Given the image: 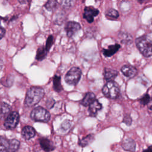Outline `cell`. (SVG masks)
Wrapping results in <instances>:
<instances>
[{
	"label": "cell",
	"mask_w": 152,
	"mask_h": 152,
	"mask_svg": "<svg viewBox=\"0 0 152 152\" xmlns=\"http://www.w3.org/2000/svg\"><path fill=\"white\" fill-rule=\"evenodd\" d=\"M102 108V104L99 102L98 100H96L92 104L89 106L88 112L90 115L91 116H96L98 111H99Z\"/></svg>",
	"instance_id": "2e32d148"
},
{
	"label": "cell",
	"mask_w": 152,
	"mask_h": 152,
	"mask_svg": "<svg viewBox=\"0 0 152 152\" xmlns=\"http://www.w3.org/2000/svg\"><path fill=\"white\" fill-rule=\"evenodd\" d=\"M148 104V109L152 110V99L151 100H150L149 103L147 104Z\"/></svg>",
	"instance_id": "f546056e"
},
{
	"label": "cell",
	"mask_w": 152,
	"mask_h": 152,
	"mask_svg": "<svg viewBox=\"0 0 152 152\" xmlns=\"http://www.w3.org/2000/svg\"><path fill=\"white\" fill-rule=\"evenodd\" d=\"M81 75V70L77 66L71 68L65 76V82L69 85H76L79 81Z\"/></svg>",
	"instance_id": "8992f818"
},
{
	"label": "cell",
	"mask_w": 152,
	"mask_h": 152,
	"mask_svg": "<svg viewBox=\"0 0 152 152\" xmlns=\"http://www.w3.org/2000/svg\"><path fill=\"white\" fill-rule=\"evenodd\" d=\"M20 116L17 112H11L5 119L4 125L8 129H12L16 127L19 122Z\"/></svg>",
	"instance_id": "52a82bcc"
},
{
	"label": "cell",
	"mask_w": 152,
	"mask_h": 152,
	"mask_svg": "<svg viewBox=\"0 0 152 152\" xmlns=\"http://www.w3.org/2000/svg\"><path fill=\"white\" fill-rule=\"evenodd\" d=\"M135 43L140 52L145 57L152 56V42L145 36L137 38Z\"/></svg>",
	"instance_id": "7a4b0ae2"
},
{
	"label": "cell",
	"mask_w": 152,
	"mask_h": 152,
	"mask_svg": "<svg viewBox=\"0 0 152 152\" xmlns=\"http://www.w3.org/2000/svg\"><path fill=\"white\" fill-rule=\"evenodd\" d=\"M150 102V97L148 94L144 95L141 99L140 100V102L142 104H148Z\"/></svg>",
	"instance_id": "4316f807"
},
{
	"label": "cell",
	"mask_w": 152,
	"mask_h": 152,
	"mask_svg": "<svg viewBox=\"0 0 152 152\" xmlns=\"http://www.w3.org/2000/svg\"><path fill=\"white\" fill-rule=\"evenodd\" d=\"M39 142L41 147L46 152H50L51 151H53L55 148L53 143L48 138H41L39 140Z\"/></svg>",
	"instance_id": "4fadbf2b"
},
{
	"label": "cell",
	"mask_w": 152,
	"mask_h": 152,
	"mask_svg": "<svg viewBox=\"0 0 152 152\" xmlns=\"http://www.w3.org/2000/svg\"><path fill=\"white\" fill-rule=\"evenodd\" d=\"M45 94L44 90L38 86L31 87L27 91L24 104L27 107H32L37 104Z\"/></svg>",
	"instance_id": "6da1fadb"
},
{
	"label": "cell",
	"mask_w": 152,
	"mask_h": 152,
	"mask_svg": "<svg viewBox=\"0 0 152 152\" xmlns=\"http://www.w3.org/2000/svg\"><path fill=\"white\" fill-rule=\"evenodd\" d=\"M54 103H55V101L53 99H50V100H48L47 101V103H46V107L49 109L51 108L53 104H54Z\"/></svg>",
	"instance_id": "83f0119b"
},
{
	"label": "cell",
	"mask_w": 152,
	"mask_h": 152,
	"mask_svg": "<svg viewBox=\"0 0 152 152\" xmlns=\"http://www.w3.org/2000/svg\"><path fill=\"white\" fill-rule=\"evenodd\" d=\"M48 51L46 50L45 47H40L37 50L36 58L38 61H42L45 58L47 55Z\"/></svg>",
	"instance_id": "d6986e66"
},
{
	"label": "cell",
	"mask_w": 152,
	"mask_h": 152,
	"mask_svg": "<svg viewBox=\"0 0 152 152\" xmlns=\"http://www.w3.org/2000/svg\"><path fill=\"white\" fill-rule=\"evenodd\" d=\"M99 13V11L91 7H86L84 8V11L83 14V17L84 19H86L88 23H91L94 21V18L95 17H96Z\"/></svg>",
	"instance_id": "ba28073f"
},
{
	"label": "cell",
	"mask_w": 152,
	"mask_h": 152,
	"mask_svg": "<svg viewBox=\"0 0 152 152\" xmlns=\"http://www.w3.org/2000/svg\"><path fill=\"white\" fill-rule=\"evenodd\" d=\"M122 73L128 78H132L137 74V69L132 65H125L121 68Z\"/></svg>",
	"instance_id": "30bf717a"
},
{
	"label": "cell",
	"mask_w": 152,
	"mask_h": 152,
	"mask_svg": "<svg viewBox=\"0 0 152 152\" xmlns=\"http://www.w3.org/2000/svg\"><path fill=\"white\" fill-rule=\"evenodd\" d=\"M11 110V107L10 106L5 103V102H2L1 105V118L3 116H5L7 114L8 115L10 112V111Z\"/></svg>",
	"instance_id": "7402d4cb"
},
{
	"label": "cell",
	"mask_w": 152,
	"mask_h": 152,
	"mask_svg": "<svg viewBox=\"0 0 152 152\" xmlns=\"http://www.w3.org/2000/svg\"><path fill=\"white\" fill-rule=\"evenodd\" d=\"M123 122L127 125H131V123H132V119L131 118V116L129 115H125L124 116V119H123Z\"/></svg>",
	"instance_id": "484cf974"
},
{
	"label": "cell",
	"mask_w": 152,
	"mask_h": 152,
	"mask_svg": "<svg viewBox=\"0 0 152 152\" xmlns=\"http://www.w3.org/2000/svg\"><path fill=\"white\" fill-rule=\"evenodd\" d=\"M119 87L115 81L107 82L102 88V93L105 97L110 99H116L119 95Z\"/></svg>",
	"instance_id": "3957f363"
},
{
	"label": "cell",
	"mask_w": 152,
	"mask_h": 152,
	"mask_svg": "<svg viewBox=\"0 0 152 152\" xmlns=\"http://www.w3.org/2000/svg\"><path fill=\"white\" fill-rule=\"evenodd\" d=\"M121 46L119 44H115L108 46L107 49H104L103 50V54L106 57H110L113 55L120 48Z\"/></svg>",
	"instance_id": "9a60e30c"
},
{
	"label": "cell",
	"mask_w": 152,
	"mask_h": 152,
	"mask_svg": "<svg viewBox=\"0 0 152 152\" xmlns=\"http://www.w3.org/2000/svg\"><path fill=\"white\" fill-rule=\"evenodd\" d=\"M71 127V122L69 120H65L61 125V129L62 132L68 131Z\"/></svg>",
	"instance_id": "cb8c5ba5"
},
{
	"label": "cell",
	"mask_w": 152,
	"mask_h": 152,
	"mask_svg": "<svg viewBox=\"0 0 152 152\" xmlns=\"http://www.w3.org/2000/svg\"><path fill=\"white\" fill-rule=\"evenodd\" d=\"M58 5V2L56 1H48L45 4V7L48 10L51 11L56 8Z\"/></svg>",
	"instance_id": "603a6c76"
},
{
	"label": "cell",
	"mask_w": 152,
	"mask_h": 152,
	"mask_svg": "<svg viewBox=\"0 0 152 152\" xmlns=\"http://www.w3.org/2000/svg\"><path fill=\"white\" fill-rule=\"evenodd\" d=\"M94 135L93 134H89L87 135L86 137L83 138L82 140H81L79 141V144L82 147H84L91 143L94 140Z\"/></svg>",
	"instance_id": "ffe728a7"
},
{
	"label": "cell",
	"mask_w": 152,
	"mask_h": 152,
	"mask_svg": "<svg viewBox=\"0 0 152 152\" xmlns=\"http://www.w3.org/2000/svg\"><path fill=\"white\" fill-rule=\"evenodd\" d=\"M96 100V96L93 92H87L81 100L80 104L84 106H88Z\"/></svg>",
	"instance_id": "7c38bea8"
},
{
	"label": "cell",
	"mask_w": 152,
	"mask_h": 152,
	"mask_svg": "<svg viewBox=\"0 0 152 152\" xmlns=\"http://www.w3.org/2000/svg\"><path fill=\"white\" fill-rule=\"evenodd\" d=\"M30 117L35 121L48 122L50 118V114L45 108L37 106L31 110Z\"/></svg>",
	"instance_id": "277c9868"
},
{
	"label": "cell",
	"mask_w": 152,
	"mask_h": 152,
	"mask_svg": "<svg viewBox=\"0 0 152 152\" xmlns=\"http://www.w3.org/2000/svg\"><path fill=\"white\" fill-rule=\"evenodd\" d=\"M53 41H54V39L52 35H50L47 40H46V46H45V48L46 49V50L48 52L49 50V49H50L51 46H52L53 43Z\"/></svg>",
	"instance_id": "d4e9b609"
},
{
	"label": "cell",
	"mask_w": 152,
	"mask_h": 152,
	"mask_svg": "<svg viewBox=\"0 0 152 152\" xmlns=\"http://www.w3.org/2000/svg\"><path fill=\"white\" fill-rule=\"evenodd\" d=\"M123 148L129 151H134L135 150L136 145L134 141L131 138H126L125 140L122 144Z\"/></svg>",
	"instance_id": "e0dca14e"
},
{
	"label": "cell",
	"mask_w": 152,
	"mask_h": 152,
	"mask_svg": "<svg viewBox=\"0 0 152 152\" xmlns=\"http://www.w3.org/2000/svg\"><path fill=\"white\" fill-rule=\"evenodd\" d=\"M0 141L1 152H15L20 146V142L16 139L7 140L3 137H1Z\"/></svg>",
	"instance_id": "5b68a950"
},
{
	"label": "cell",
	"mask_w": 152,
	"mask_h": 152,
	"mask_svg": "<svg viewBox=\"0 0 152 152\" xmlns=\"http://www.w3.org/2000/svg\"><path fill=\"white\" fill-rule=\"evenodd\" d=\"M81 29V26L77 22L74 21H69L66 23L65 30L66 35L68 37H71L76 32Z\"/></svg>",
	"instance_id": "9c48e42d"
},
{
	"label": "cell",
	"mask_w": 152,
	"mask_h": 152,
	"mask_svg": "<svg viewBox=\"0 0 152 152\" xmlns=\"http://www.w3.org/2000/svg\"><path fill=\"white\" fill-rule=\"evenodd\" d=\"M53 88L56 92H60L62 88L61 84V77L55 75L53 78Z\"/></svg>",
	"instance_id": "ac0fdd59"
},
{
	"label": "cell",
	"mask_w": 152,
	"mask_h": 152,
	"mask_svg": "<svg viewBox=\"0 0 152 152\" xmlns=\"http://www.w3.org/2000/svg\"><path fill=\"white\" fill-rule=\"evenodd\" d=\"M36 134L35 129L31 126H25L21 131V135L23 138L26 140H30L34 137Z\"/></svg>",
	"instance_id": "8fae6325"
},
{
	"label": "cell",
	"mask_w": 152,
	"mask_h": 152,
	"mask_svg": "<svg viewBox=\"0 0 152 152\" xmlns=\"http://www.w3.org/2000/svg\"><path fill=\"white\" fill-rule=\"evenodd\" d=\"M5 29L2 27H1V29H0V38L1 39H2L4 37V36L5 34Z\"/></svg>",
	"instance_id": "f1b7e54d"
},
{
	"label": "cell",
	"mask_w": 152,
	"mask_h": 152,
	"mask_svg": "<svg viewBox=\"0 0 152 152\" xmlns=\"http://www.w3.org/2000/svg\"><path fill=\"white\" fill-rule=\"evenodd\" d=\"M106 16L107 18L110 20H115L119 17V14L118 11L113 8L109 9L106 12Z\"/></svg>",
	"instance_id": "44dd1931"
},
{
	"label": "cell",
	"mask_w": 152,
	"mask_h": 152,
	"mask_svg": "<svg viewBox=\"0 0 152 152\" xmlns=\"http://www.w3.org/2000/svg\"><path fill=\"white\" fill-rule=\"evenodd\" d=\"M118 74V72L116 70L107 68H105L104 69V79L107 82L113 81V80L116 77Z\"/></svg>",
	"instance_id": "5bb4252c"
},
{
	"label": "cell",
	"mask_w": 152,
	"mask_h": 152,
	"mask_svg": "<svg viewBox=\"0 0 152 152\" xmlns=\"http://www.w3.org/2000/svg\"><path fill=\"white\" fill-rule=\"evenodd\" d=\"M143 152H152V146L149 147L147 149L145 150Z\"/></svg>",
	"instance_id": "4dcf8cb0"
}]
</instances>
